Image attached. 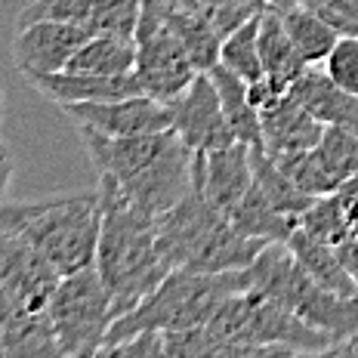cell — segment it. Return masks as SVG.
<instances>
[{"instance_id":"1","label":"cell","mask_w":358,"mask_h":358,"mask_svg":"<svg viewBox=\"0 0 358 358\" xmlns=\"http://www.w3.org/2000/svg\"><path fill=\"white\" fill-rule=\"evenodd\" d=\"M102 232L96 248V268L111 294L115 318L127 315L167 278V257L158 241V216H148L124 201L111 179H99Z\"/></svg>"},{"instance_id":"2","label":"cell","mask_w":358,"mask_h":358,"mask_svg":"<svg viewBox=\"0 0 358 358\" xmlns=\"http://www.w3.org/2000/svg\"><path fill=\"white\" fill-rule=\"evenodd\" d=\"M158 241L170 268H189V272L207 275L248 268L268 244L263 238L244 235L204 195L198 179L176 207L158 216Z\"/></svg>"},{"instance_id":"3","label":"cell","mask_w":358,"mask_h":358,"mask_svg":"<svg viewBox=\"0 0 358 358\" xmlns=\"http://www.w3.org/2000/svg\"><path fill=\"white\" fill-rule=\"evenodd\" d=\"M0 226L25 238L59 275L80 272L87 266H96V248L102 232L99 189L90 195L3 204Z\"/></svg>"},{"instance_id":"4","label":"cell","mask_w":358,"mask_h":358,"mask_svg":"<svg viewBox=\"0 0 358 358\" xmlns=\"http://www.w3.org/2000/svg\"><path fill=\"white\" fill-rule=\"evenodd\" d=\"M248 290L244 268L238 272H189V268H173L152 294L145 296L136 309L115 318L108 327L106 346H115L121 340H130L143 331H189V327H204L216 315L226 296ZM102 355V352H99Z\"/></svg>"},{"instance_id":"5","label":"cell","mask_w":358,"mask_h":358,"mask_svg":"<svg viewBox=\"0 0 358 358\" xmlns=\"http://www.w3.org/2000/svg\"><path fill=\"white\" fill-rule=\"evenodd\" d=\"M244 281L250 290H259L290 306L303 322L331 334L334 340H343L346 334L358 331V296H343L337 290L318 285L294 257L287 241L266 244L263 253L244 268Z\"/></svg>"},{"instance_id":"6","label":"cell","mask_w":358,"mask_h":358,"mask_svg":"<svg viewBox=\"0 0 358 358\" xmlns=\"http://www.w3.org/2000/svg\"><path fill=\"white\" fill-rule=\"evenodd\" d=\"M47 312L62 355L102 352L115 312H111V294L96 266L62 275L50 296Z\"/></svg>"},{"instance_id":"7","label":"cell","mask_w":358,"mask_h":358,"mask_svg":"<svg viewBox=\"0 0 358 358\" xmlns=\"http://www.w3.org/2000/svg\"><path fill=\"white\" fill-rule=\"evenodd\" d=\"M136 69L143 93L158 102H173L198 78L192 53L164 19V0H143V16L136 28Z\"/></svg>"},{"instance_id":"8","label":"cell","mask_w":358,"mask_h":358,"mask_svg":"<svg viewBox=\"0 0 358 358\" xmlns=\"http://www.w3.org/2000/svg\"><path fill=\"white\" fill-rule=\"evenodd\" d=\"M59 278L25 238L0 226V322L47 312Z\"/></svg>"},{"instance_id":"9","label":"cell","mask_w":358,"mask_h":358,"mask_svg":"<svg viewBox=\"0 0 358 358\" xmlns=\"http://www.w3.org/2000/svg\"><path fill=\"white\" fill-rule=\"evenodd\" d=\"M80 143H84L96 173L115 179V182H130L152 164H158L164 155H170L182 143L173 127L158 133H139V136H106V133L78 127Z\"/></svg>"},{"instance_id":"10","label":"cell","mask_w":358,"mask_h":358,"mask_svg":"<svg viewBox=\"0 0 358 358\" xmlns=\"http://www.w3.org/2000/svg\"><path fill=\"white\" fill-rule=\"evenodd\" d=\"M93 37L84 22H65V19H37L28 25H19L13 37V62L22 78L34 74H56L65 71L71 56Z\"/></svg>"},{"instance_id":"11","label":"cell","mask_w":358,"mask_h":358,"mask_svg":"<svg viewBox=\"0 0 358 358\" xmlns=\"http://www.w3.org/2000/svg\"><path fill=\"white\" fill-rule=\"evenodd\" d=\"M170 124L192 152H213V148L238 143L222 111L220 90L210 71H201L182 96L170 102Z\"/></svg>"},{"instance_id":"12","label":"cell","mask_w":358,"mask_h":358,"mask_svg":"<svg viewBox=\"0 0 358 358\" xmlns=\"http://www.w3.org/2000/svg\"><path fill=\"white\" fill-rule=\"evenodd\" d=\"M62 111L69 121H74V127H87L106 136H139V133H158L173 127L167 102H158L145 93L108 102H71L62 106Z\"/></svg>"},{"instance_id":"13","label":"cell","mask_w":358,"mask_h":358,"mask_svg":"<svg viewBox=\"0 0 358 358\" xmlns=\"http://www.w3.org/2000/svg\"><path fill=\"white\" fill-rule=\"evenodd\" d=\"M195 179L204 195L229 216L253 185V148L232 143L213 152H195Z\"/></svg>"},{"instance_id":"14","label":"cell","mask_w":358,"mask_h":358,"mask_svg":"<svg viewBox=\"0 0 358 358\" xmlns=\"http://www.w3.org/2000/svg\"><path fill=\"white\" fill-rule=\"evenodd\" d=\"M28 84L59 108L71 106V102H108L143 93L136 74H87L69 69L56 74H34L28 78Z\"/></svg>"},{"instance_id":"15","label":"cell","mask_w":358,"mask_h":358,"mask_svg":"<svg viewBox=\"0 0 358 358\" xmlns=\"http://www.w3.org/2000/svg\"><path fill=\"white\" fill-rule=\"evenodd\" d=\"M259 121H263V148L275 161L315 148L327 130L318 117L309 115V108L294 93L281 99L275 108L263 111Z\"/></svg>"},{"instance_id":"16","label":"cell","mask_w":358,"mask_h":358,"mask_svg":"<svg viewBox=\"0 0 358 358\" xmlns=\"http://www.w3.org/2000/svg\"><path fill=\"white\" fill-rule=\"evenodd\" d=\"M290 93L309 108L312 117H318L324 127H343V130L358 133V96L340 84H334L324 65H309L300 78L290 84Z\"/></svg>"},{"instance_id":"17","label":"cell","mask_w":358,"mask_h":358,"mask_svg":"<svg viewBox=\"0 0 358 358\" xmlns=\"http://www.w3.org/2000/svg\"><path fill=\"white\" fill-rule=\"evenodd\" d=\"M164 19L185 43L198 71H210L213 65H220L222 34L195 0H164Z\"/></svg>"},{"instance_id":"18","label":"cell","mask_w":358,"mask_h":358,"mask_svg":"<svg viewBox=\"0 0 358 358\" xmlns=\"http://www.w3.org/2000/svg\"><path fill=\"white\" fill-rule=\"evenodd\" d=\"M287 248L294 250V257L303 263V268L318 281V285L337 290L343 296H358V285L355 278L349 275L346 263H343L340 250L334 244L322 241V238L309 235L303 226L294 229V235L287 238Z\"/></svg>"},{"instance_id":"19","label":"cell","mask_w":358,"mask_h":358,"mask_svg":"<svg viewBox=\"0 0 358 358\" xmlns=\"http://www.w3.org/2000/svg\"><path fill=\"white\" fill-rule=\"evenodd\" d=\"M259 56H263V69L266 74H275V78H285L294 84L300 74L309 69V62L300 56L294 37L287 34L285 25V13L266 6L259 13Z\"/></svg>"},{"instance_id":"20","label":"cell","mask_w":358,"mask_h":358,"mask_svg":"<svg viewBox=\"0 0 358 358\" xmlns=\"http://www.w3.org/2000/svg\"><path fill=\"white\" fill-rule=\"evenodd\" d=\"M210 78L216 90H220L222 111H226V121L232 127L238 143H248L250 148L263 145V121H259V111L253 108L250 96H248V80L238 78L235 71H229L226 65H213Z\"/></svg>"},{"instance_id":"21","label":"cell","mask_w":358,"mask_h":358,"mask_svg":"<svg viewBox=\"0 0 358 358\" xmlns=\"http://www.w3.org/2000/svg\"><path fill=\"white\" fill-rule=\"evenodd\" d=\"M229 220H232L244 235L263 238V241H268V244L287 241V238L294 235V229L300 226L296 216H287V213H281L278 207H272V201L263 195V189H259L257 182L248 189V195L241 198V204L229 213Z\"/></svg>"},{"instance_id":"22","label":"cell","mask_w":358,"mask_h":358,"mask_svg":"<svg viewBox=\"0 0 358 358\" xmlns=\"http://www.w3.org/2000/svg\"><path fill=\"white\" fill-rule=\"evenodd\" d=\"M133 69H136V41L115 34H93L69 62V71L87 74H133Z\"/></svg>"},{"instance_id":"23","label":"cell","mask_w":358,"mask_h":358,"mask_svg":"<svg viewBox=\"0 0 358 358\" xmlns=\"http://www.w3.org/2000/svg\"><path fill=\"white\" fill-rule=\"evenodd\" d=\"M0 355H62L50 312L0 322Z\"/></svg>"},{"instance_id":"24","label":"cell","mask_w":358,"mask_h":358,"mask_svg":"<svg viewBox=\"0 0 358 358\" xmlns=\"http://www.w3.org/2000/svg\"><path fill=\"white\" fill-rule=\"evenodd\" d=\"M285 25L287 34L294 37L296 50L309 65H324V59L331 56V50L337 47L340 31L331 25L327 19H322L318 13L306 10V6H294L285 13Z\"/></svg>"},{"instance_id":"25","label":"cell","mask_w":358,"mask_h":358,"mask_svg":"<svg viewBox=\"0 0 358 358\" xmlns=\"http://www.w3.org/2000/svg\"><path fill=\"white\" fill-rule=\"evenodd\" d=\"M220 65H226L229 71H235L248 84H253L257 78L266 74L263 56H259V13L244 22L241 28H235L229 37H222Z\"/></svg>"},{"instance_id":"26","label":"cell","mask_w":358,"mask_h":358,"mask_svg":"<svg viewBox=\"0 0 358 358\" xmlns=\"http://www.w3.org/2000/svg\"><path fill=\"white\" fill-rule=\"evenodd\" d=\"M143 0H108L90 16L84 25L93 34H115V37H136Z\"/></svg>"},{"instance_id":"27","label":"cell","mask_w":358,"mask_h":358,"mask_svg":"<svg viewBox=\"0 0 358 358\" xmlns=\"http://www.w3.org/2000/svg\"><path fill=\"white\" fill-rule=\"evenodd\" d=\"M108 0H31L19 13V25L37 19H65V22H87Z\"/></svg>"},{"instance_id":"28","label":"cell","mask_w":358,"mask_h":358,"mask_svg":"<svg viewBox=\"0 0 358 358\" xmlns=\"http://www.w3.org/2000/svg\"><path fill=\"white\" fill-rule=\"evenodd\" d=\"M324 71L334 84L358 96V34H340L337 47L324 59Z\"/></svg>"},{"instance_id":"29","label":"cell","mask_w":358,"mask_h":358,"mask_svg":"<svg viewBox=\"0 0 358 358\" xmlns=\"http://www.w3.org/2000/svg\"><path fill=\"white\" fill-rule=\"evenodd\" d=\"M13 176H16V158H13L10 145L0 139V207L6 204V195H10Z\"/></svg>"},{"instance_id":"30","label":"cell","mask_w":358,"mask_h":358,"mask_svg":"<svg viewBox=\"0 0 358 358\" xmlns=\"http://www.w3.org/2000/svg\"><path fill=\"white\" fill-rule=\"evenodd\" d=\"M337 250H340L343 263H346V268H349V275H352L355 285H358V235H349Z\"/></svg>"},{"instance_id":"31","label":"cell","mask_w":358,"mask_h":358,"mask_svg":"<svg viewBox=\"0 0 358 358\" xmlns=\"http://www.w3.org/2000/svg\"><path fill=\"white\" fill-rule=\"evenodd\" d=\"M324 355H334V358H358V331L346 334L343 340H337Z\"/></svg>"},{"instance_id":"32","label":"cell","mask_w":358,"mask_h":358,"mask_svg":"<svg viewBox=\"0 0 358 358\" xmlns=\"http://www.w3.org/2000/svg\"><path fill=\"white\" fill-rule=\"evenodd\" d=\"M263 6H272V10H281V13H287V10H294V6H300V0H259Z\"/></svg>"},{"instance_id":"33","label":"cell","mask_w":358,"mask_h":358,"mask_svg":"<svg viewBox=\"0 0 358 358\" xmlns=\"http://www.w3.org/2000/svg\"><path fill=\"white\" fill-rule=\"evenodd\" d=\"M3 108H6V102H3V87H0V124H3Z\"/></svg>"},{"instance_id":"34","label":"cell","mask_w":358,"mask_h":358,"mask_svg":"<svg viewBox=\"0 0 358 358\" xmlns=\"http://www.w3.org/2000/svg\"><path fill=\"white\" fill-rule=\"evenodd\" d=\"M355 3H358V0H355Z\"/></svg>"}]
</instances>
